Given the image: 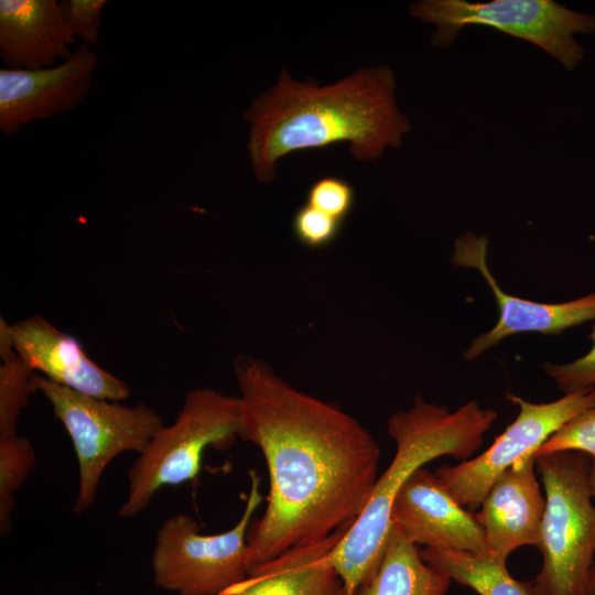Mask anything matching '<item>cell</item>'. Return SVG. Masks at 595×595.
Masks as SVG:
<instances>
[{
	"mask_svg": "<svg viewBox=\"0 0 595 595\" xmlns=\"http://www.w3.org/2000/svg\"><path fill=\"white\" fill-rule=\"evenodd\" d=\"M242 409L241 440L262 452L267 506L248 531V571L285 551L350 527L378 478L380 447L338 405L284 381L266 361L234 359Z\"/></svg>",
	"mask_w": 595,
	"mask_h": 595,
	"instance_id": "1",
	"label": "cell"
},
{
	"mask_svg": "<svg viewBox=\"0 0 595 595\" xmlns=\"http://www.w3.org/2000/svg\"><path fill=\"white\" fill-rule=\"evenodd\" d=\"M393 72L386 65L361 67L340 80L320 86L295 82L285 67L279 80L244 111L250 123L251 167L260 182H271L275 164L294 151L349 143L359 161H376L399 148L412 129L396 98Z\"/></svg>",
	"mask_w": 595,
	"mask_h": 595,
	"instance_id": "2",
	"label": "cell"
},
{
	"mask_svg": "<svg viewBox=\"0 0 595 595\" xmlns=\"http://www.w3.org/2000/svg\"><path fill=\"white\" fill-rule=\"evenodd\" d=\"M497 412L472 399L452 411L416 396L413 404L390 415L387 432L396 453L378 476L367 504L347 532L326 555L348 595L377 572L392 527L397 493L419 468L441 456L466 461L482 446Z\"/></svg>",
	"mask_w": 595,
	"mask_h": 595,
	"instance_id": "3",
	"label": "cell"
},
{
	"mask_svg": "<svg viewBox=\"0 0 595 595\" xmlns=\"http://www.w3.org/2000/svg\"><path fill=\"white\" fill-rule=\"evenodd\" d=\"M242 409L239 396L208 387L186 392L182 409L170 425H163L127 473V497L118 516L141 513L163 487L194 480L208 446L228 450L241 439Z\"/></svg>",
	"mask_w": 595,
	"mask_h": 595,
	"instance_id": "4",
	"label": "cell"
},
{
	"mask_svg": "<svg viewBox=\"0 0 595 595\" xmlns=\"http://www.w3.org/2000/svg\"><path fill=\"white\" fill-rule=\"evenodd\" d=\"M591 459L573 451L536 456L545 493V511L538 545L542 566L532 581L534 595H589L595 561Z\"/></svg>",
	"mask_w": 595,
	"mask_h": 595,
	"instance_id": "5",
	"label": "cell"
},
{
	"mask_svg": "<svg viewBox=\"0 0 595 595\" xmlns=\"http://www.w3.org/2000/svg\"><path fill=\"white\" fill-rule=\"evenodd\" d=\"M31 380L34 391L50 401L71 437L79 469L73 512L85 513L95 504L100 478L109 463L126 452L140 454L164 425L163 420L145 403L126 405L88 396L36 372Z\"/></svg>",
	"mask_w": 595,
	"mask_h": 595,
	"instance_id": "6",
	"label": "cell"
},
{
	"mask_svg": "<svg viewBox=\"0 0 595 595\" xmlns=\"http://www.w3.org/2000/svg\"><path fill=\"white\" fill-rule=\"evenodd\" d=\"M250 490L238 522L216 534H202L186 513L167 517L159 527L151 556L156 586L177 595H223L248 577V531L263 500L260 478L249 472Z\"/></svg>",
	"mask_w": 595,
	"mask_h": 595,
	"instance_id": "7",
	"label": "cell"
},
{
	"mask_svg": "<svg viewBox=\"0 0 595 595\" xmlns=\"http://www.w3.org/2000/svg\"><path fill=\"white\" fill-rule=\"evenodd\" d=\"M410 14L436 26L431 35L435 47L451 46L468 25H486L539 46L567 71L584 57L574 34L595 32V14L552 0H420L410 6Z\"/></svg>",
	"mask_w": 595,
	"mask_h": 595,
	"instance_id": "8",
	"label": "cell"
},
{
	"mask_svg": "<svg viewBox=\"0 0 595 595\" xmlns=\"http://www.w3.org/2000/svg\"><path fill=\"white\" fill-rule=\"evenodd\" d=\"M507 399L518 405V414L493 444L475 457L456 465H442L435 470L454 499L472 512L478 510L501 474L520 459L534 455L570 420L595 408V388L573 390L543 403L513 393H507Z\"/></svg>",
	"mask_w": 595,
	"mask_h": 595,
	"instance_id": "9",
	"label": "cell"
},
{
	"mask_svg": "<svg viewBox=\"0 0 595 595\" xmlns=\"http://www.w3.org/2000/svg\"><path fill=\"white\" fill-rule=\"evenodd\" d=\"M488 239L467 232L454 244L452 263L455 267L478 271L497 302L499 317L495 326L473 339L464 353L466 360H474L505 338L521 333L542 335L563 331L595 321V291L562 303H541L505 292L487 263Z\"/></svg>",
	"mask_w": 595,
	"mask_h": 595,
	"instance_id": "10",
	"label": "cell"
},
{
	"mask_svg": "<svg viewBox=\"0 0 595 595\" xmlns=\"http://www.w3.org/2000/svg\"><path fill=\"white\" fill-rule=\"evenodd\" d=\"M96 52L82 44L62 63L41 69H0V130L14 136L22 127L51 119L78 106L88 95Z\"/></svg>",
	"mask_w": 595,
	"mask_h": 595,
	"instance_id": "11",
	"label": "cell"
},
{
	"mask_svg": "<svg viewBox=\"0 0 595 595\" xmlns=\"http://www.w3.org/2000/svg\"><path fill=\"white\" fill-rule=\"evenodd\" d=\"M391 522L415 545L490 555L475 512L461 506L440 478L424 467L397 493Z\"/></svg>",
	"mask_w": 595,
	"mask_h": 595,
	"instance_id": "12",
	"label": "cell"
},
{
	"mask_svg": "<svg viewBox=\"0 0 595 595\" xmlns=\"http://www.w3.org/2000/svg\"><path fill=\"white\" fill-rule=\"evenodd\" d=\"M13 348L31 370L88 396L121 401L130 389L120 378L97 365L77 338L41 315L11 324Z\"/></svg>",
	"mask_w": 595,
	"mask_h": 595,
	"instance_id": "13",
	"label": "cell"
},
{
	"mask_svg": "<svg viewBox=\"0 0 595 595\" xmlns=\"http://www.w3.org/2000/svg\"><path fill=\"white\" fill-rule=\"evenodd\" d=\"M536 470L534 455L515 463L495 480L475 513L490 555L501 563L515 550L540 543L545 497Z\"/></svg>",
	"mask_w": 595,
	"mask_h": 595,
	"instance_id": "14",
	"label": "cell"
},
{
	"mask_svg": "<svg viewBox=\"0 0 595 595\" xmlns=\"http://www.w3.org/2000/svg\"><path fill=\"white\" fill-rule=\"evenodd\" d=\"M75 42L56 0L0 1V56L6 68L53 67L72 56Z\"/></svg>",
	"mask_w": 595,
	"mask_h": 595,
	"instance_id": "15",
	"label": "cell"
},
{
	"mask_svg": "<svg viewBox=\"0 0 595 595\" xmlns=\"http://www.w3.org/2000/svg\"><path fill=\"white\" fill-rule=\"evenodd\" d=\"M348 528L327 539L294 547L248 571V577L223 595H348L342 577L326 561Z\"/></svg>",
	"mask_w": 595,
	"mask_h": 595,
	"instance_id": "16",
	"label": "cell"
},
{
	"mask_svg": "<svg viewBox=\"0 0 595 595\" xmlns=\"http://www.w3.org/2000/svg\"><path fill=\"white\" fill-rule=\"evenodd\" d=\"M452 581L429 565L418 545L392 524L376 574L354 595H446Z\"/></svg>",
	"mask_w": 595,
	"mask_h": 595,
	"instance_id": "17",
	"label": "cell"
},
{
	"mask_svg": "<svg viewBox=\"0 0 595 595\" xmlns=\"http://www.w3.org/2000/svg\"><path fill=\"white\" fill-rule=\"evenodd\" d=\"M421 558L432 567L479 595H534L531 582L516 580L506 564L490 555L423 548Z\"/></svg>",
	"mask_w": 595,
	"mask_h": 595,
	"instance_id": "18",
	"label": "cell"
},
{
	"mask_svg": "<svg viewBox=\"0 0 595 595\" xmlns=\"http://www.w3.org/2000/svg\"><path fill=\"white\" fill-rule=\"evenodd\" d=\"M36 462L32 442L24 436L0 439V536L7 537L12 529L15 495L22 487Z\"/></svg>",
	"mask_w": 595,
	"mask_h": 595,
	"instance_id": "19",
	"label": "cell"
},
{
	"mask_svg": "<svg viewBox=\"0 0 595 595\" xmlns=\"http://www.w3.org/2000/svg\"><path fill=\"white\" fill-rule=\"evenodd\" d=\"M0 439L17 435L18 418L32 392L33 370L15 350L0 353Z\"/></svg>",
	"mask_w": 595,
	"mask_h": 595,
	"instance_id": "20",
	"label": "cell"
},
{
	"mask_svg": "<svg viewBox=\"0 0 595 595\" xmlns=\"http://www.w3.org/2000/svg\"><path fill=\"white\" fill-rule=\"evenodd\" d=\"M563 451L580 452L595 458V408L570 420L539 447L534 456Z\"/></svg>",
	"mask_w": 595,
	"mask_h": 595,
	"instance_id": "21",
	"label": "cell"
},
{
	"mask_svg": "<svg viewBox=\"0 0 595 595\" xmlns=\"http://www.w3.org/2000/svg\"><path fill=\"white\" fill-rule=\"evenodd\" d=\"M339 220L305 203L293 216L292 230L299 242L318 249L332 244L338 236Z\"/></svg>",
	"mask_w": 595,
	"mask_h": 595,
	"instance_id": "22",
	"label": "cell"
},
{
	"mask_svg": "<svg viewBox=\"0 0 595 595\" xmlns=\"http://www.w3.org/2000/svg\"><path fill=\"white\" fill-rule=\"evenodd\" d=\"M106 0H63L60 2L62 17L69 35L84 45L98 43Z\"/></svg>",
	"mask_w": 595,
	"mask_h": 595,
	"instance_id": "23",
	"label": "cell"
},
{
	"mask_svg": "<svg viewBox=\"0 0 595 595\" xmlns=\"http://www.w3.org/2000/svg\"><path fill=\"white\" fill-rule=\"evenodd\" d=\"M355 202L353 186L345 180L325 176L314 182L307 192V204L344 220Z\"/></svg>",
	"mask_w": 595,
	"mask_h": 595,
	"instance_id": "24",
	"label": "cell"
},
{
	"mask_svg": "<svg viewBox=\"0 0 595 595\" xmlns=\"http://www.w3.org/2000/svg\"><path fill=\"white\" fill-rule=\"evenodd\" d=\"M592 346L583 356L564 364L544 365L547 376L554 381L564 393L595 388V324L589 335Z\"/></svg>",
	"mask_w": 595,
	"mask_h": 595,
	"instance_id": "25",
	"label": "cell"
},
{
	"mask_svg": "<svg viewBox=\"0 0 595 595\" xmlns=\"http://www.w3.org/2000/svg\"><path fill=\"white\" fill-rule=\"evenodd\" d=\"M588 482H589V489H591L592 497L595 500V458L591 459Z\"/></svg>",
	"mask_w": 595,
	"mask_h": 595,
	"instance_id": "26",
	"label": "cell"
},
{
	"mask_svg": "<svg viewBox=\"0 0 595 595\" xmlns=\"http://www.w3.org/2000/svg\"><path fill=\"white\" fill-rule=\"evenodd\" d=\"M588 594L595 595V561L593 563L591 575H589V584H588Z\"/></svg>",
	"mask_w": 595,
	"mask_h": 595,
	"instance_id": "27",
	"label": "cell"
}]
</instances>
